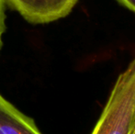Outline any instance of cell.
Returning a JSON list of instances; mask_svg holds the SVG:
<instances>
[{"instance_id": "6da1fadb", "label": "cell", "mask_w": 135, "mask_h": 134, "mask_svg": "<svg viewBox=\"0 0 135 134\" xmlns=\"http://www.w3.org/2000/svg\"><path fill=\"white\" fill-rule=\"evenodd\" d=\"M135 125V58L119 75L91 134H131Z\"/></svg>"}, {"instance_id": "3957f363", "label": "cell", "mask_w": 135, "mask_h": 134, "mask_svg": "<svg viewBox=\"0 0 135 134\" xmlns=\"http://www.w3.org/2000/svg\"><path fill=\"white\" fill-rule=\"evenodd\" d=\"M0 134H41L34 121L0 95Z\"/></svg>"}, {"instance_id": "5b68a950", "label": "cell", "mask_w": 135, "mask_h": 134, "mask_svg": "<svg viewBox=\"0 0 135 134\" xmlns=\"http://www.w3.org/2000/svg\"><path fill=\"white\" fill-rule=\"evenodd\" d=\"M120 5L135 13V0H117Z\"/></svg>"}, {"instance_id": "277c9868", "label": "cell", "mask_w": 135, "mask_h": 134, "mask_svg": "<svg viewBox=\"0 0 135 134\" xmlns=\"http://www.w3.org/2000/svg\"><path fill=\"white\" fill-rule=\"evenodd\" d=\"M5 0H0V51H1L3 41L2 36L6 31V14H5Z\"/></svg>"}, {"instance_id": "8992f818", "label": "cell", "mask_w": 135, "mask_h": 134, "mask_svg": "<svg viewBox=\"0 0 135 134\" xmlns=\"http://www.w3.org/2000/svg\"><path fill=\"white\" fill-rule=\"evenodd\" d=\"M131 134H135V125H134V128H133V130H132V131Z\"/></svg>"}, {"instance_id": "7a4b0ae2", "label": "cell", "mask_w": 135, "mask_h": 134, "mask_svg": "<svg viewBox=\"0 0 135 134\" xmlns=\"http://www.w3.org/2000/svg\"><path fill=\"white\" fill-rule=\"evenodd\" d=\"M79 0H5L28 22L46 24L66 17Z\"/></svg>"}]
</instances>
